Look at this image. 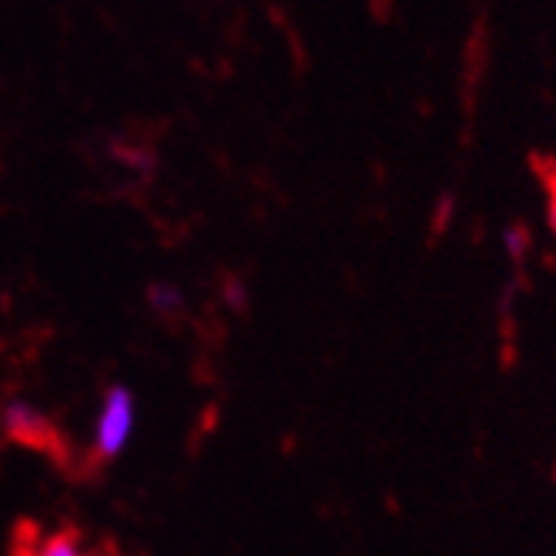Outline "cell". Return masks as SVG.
I'll list each match as a JSON object with an SVG mask.
<instances>
[{"mask_svg":"<svg viewBox=\"0 0 556 556\" xmlns=\"http://www.w3.org/2000/svg\"><path fill=\"white\" fill-rule=\"evenodd\" d=\"M507 250L514 254V261H523V257H527V250H530V237H527V230H523V227H517V230H507Z\"/></svg>","mask_w":556,"mask_h":556,"instance_id":"obj_6","label":"cell"},{"mask_svg":"<svg viewBox=\"0 0 556 556\" xmlns=\"http://www.w3.org/2000/svg\"><path fill=\"white\" fill-rule=\"evenodd\" d=\"M227 303H230L233 311H243V307H247V293H240V287L230 283V287H227Z\"/></svg>","mask_w":556,"mask_h":556,"instance_id":"obj_7","label":"cell"},{"mask_svg":"<svg viewBox=\"0 0 556 556\" xmlns=\"http://www.w3.org/2000/svg\"><path fill=\"white\" fill-rule=\"evenodd\" d=\"M0 427L14 443H24L30 450H50L58 443V430L37 407H30L27 400H11L4 414H0Z\"/></svg>","mask_w":556,"mask_h":556,"instance_id":"obj_2","label":"cell"},{"mask_svg":"<svg viewBox=\"0 0 556 556\" xmlns=\"http://www.w3.org/2000/svg\"><path fill=\"white\" fill-rule=\"evenodd\" d=\"M540 174H543V184H546V224L556 233V164L540 161Z\"/></svg>","mask_w":556,"mask_h":556,"instance_id":"obj_5","label":"cell"},{"mask_svg":"<svg viewBox=\"0 0 556 556\" xmlns=\"http://www.w3.org/2000/svg\"><path fill=\"white\" fill-rule=\"evenodd\" d=\"M17 556H84V543L77 530L37 533V527H30L27 546H17Z\"/></svg>","mask_w":556,"mask_h":556,"instance_id":"obj_3","label":"cell"},{"mask_svg":"<svg viewBox=\"0 0 556 556\" xmlns=\"http://www.w3.org/2000/svg\"><path fill=\"white\" fill-rule=\"evenodd\" d=\"M147 307L154 311V317H164V320H174L187 311V300H184V290L170 280H157L150 283L147 290Z\"/></svg>","mask_w":556,"mask_h":556,"instance_id":"obj_4","label":"cell"},{"mask_svg":"<svg viewBox=\"0 0 556 556\" xmlns=\"http://www.w3.org/2000/svg\"><path fill=\"white\" fill-rule=\"evenodd\" d=\"M134 424H137L134 390L127 383H111L104 390V400H100L97 424H93V457L100 464L117 460L134 437Z\"/></svg>","mask_w":556,"mask_h":556,"instance_id":"obj_1","label":"cell"},{"mask_svg":"<svg viewBox=\"0 0 556 556\" xmlns=\"http://www.w3.org/2000/svg\"><path fill=\"white\" fill-rule=\"evenodd\" d=\"M84 556H121V553H117L114 543H100L97 549H90V553H84Z\"/></svg>","mask_w":556,"mask_h":556,"instance_id":"obj_8","label":"cell"}]
</instances>
